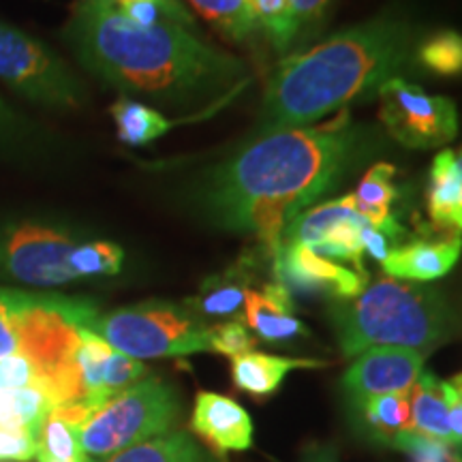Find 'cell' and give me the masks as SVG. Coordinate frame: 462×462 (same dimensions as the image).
<instances>
[{
	"mask_svg": "<svg viewBox=\"0 0 462 462\" xmlns=\"http://www.w3.org/2000/svg\"><path fill=\"white\" fill-rule=\"evenodd\" d=\"M362 146L346 109L315 126L263 133L208 173L201 206L217 225L276 253L289 225L343 178Z\"/></svg>",
	"mask_w": 462,
	"mask_h": 462,
	"instance_id": "6da1fadb",
	"label": "cell"
},
{
	"mask_svg": "<svg viewBox=\"0 0 462 462\" xmlns=\"http://www.w3.org/2000/svg\"><path fill=\"white\" fill-rule=\"evenodd\" d=\"M62 37L86 71L125 95L184 107L234 92L246 67L187 26H137L116 0H75Z\"/></svg>",
	"mask_w": 462,
	"mask_h": 462,
	"instance_id": "7a4b0ae2",
	"label": "cell"
},
{
	"mask_svg": "<svg viewBox=\"0 0 462 462\" xmlns=\"http://www.w3.org/2000/svg\"><path fill=\"white\" fill-rule=\"evenodd\" d=\"M413 56V31L398 17H377L315 48L285 58L265 86L263 133L300 129L357 97L401 78Z\"/></svg>",
	"mask_w": 462,
	"mask_h": 462,
	"instance_id": "3957f363",
	"label": "cell"
},
{
	"mask_svg": "<svg viewBox=\"0 0 462 462\" xmlns=\"http://www.w3.org/2000/svg\"><path fill=\"white\" fill-rule=\"evenodd\" d=\"M125 248L97 240L54 217L0 218V281L56 289L120 274Z\"/></svg>",
	"mask_w": 462,
	"mask_h": 462,
	"instance_id": "277c9868",
	"label": "cell"
},
{
	"mask_svg": "<svg viewBox=\"0 0 462 462\" xmlns=\"http://www.w3.org/2000/svg\"><path fill=\"white\" fill-rule=\"evenodd\" d=\"M346 357L373 346H404L421 356L449 337V313L432 289L381 279L332 310Z\"/></svg>",
	"mask_w": 462,
	"mask_h": 462,
	"instance_id": "5b68a950",
	"label": "cell"
},
{
	"mask_svg": "<svg viewBox=\"0 0 462 462\" xmlns=\"http://www.w3.org/2000/svg\"><path fill=\"white\" fill-rule=\"evenodd\" d=\"M86 330L140 362L212 351L210 328L187 304L142 302L97 313Z\"/></svg>",
	"mask_w": 462,
	"mask_h": 462,
	"instance_id": "8992f818",
	"label": "cell"
},
{
	"mask_svg": "<svg viewBox=\"0 0 462 462\" xmlns=\"http://www.w3.org/2000/svg\"><path fill=\"white\" fill-rule=\"evenodd\" d=\"M178 411L176 390L159 377H143L90 415L79 430V443L88 458H107L170 432Z\"/></svg>",
	"mask_w": 462,
	"mask_h": 462,
	"instance_id": "52a82bcc",
	"label": "cell"
},
{
	"mask_svg": "<svg viewBox=\"0 0 462 462\" xmlns=\"http://www.w3.org/2000/svg\"><path fill=\"white\" fill-rule=\"evenodd\" d=\"M0 84L45 109H75L86 97L54 50L5 20H0Z\"/></svg>",
	"mask_w": 462,
	"mask_h": 462,
	"instance_id": "ba28073f",
	"label": "cell"
},
{
	"mask_svg": "<svg viewBox=\"0 0 462 462\" xmlns=\"http://www.w3.org/2000/svg\"><path fill=\"white\" fill-rule=\"evenodd\" d=\"M381 120L396 142L407 148L446 146L458 133L456 106L446 97L429 95L420 86L394 78L377 90Z\"/></svg>",
	"mask_w": 462,
	"mask_h": 462,
	"instance_id": "9c48e42d",
	"label": "cell"
},
{
	"mask_svg": "<svg viewBox=\"0 0 462 462\" xmlns=\"http://www.w3.org/2000/svg\"><path fill=\"white\" fill-rule=\"evenodd\" d=\"M364 221L366 218L356 210L351 195H346V198L326 201V204L300 215L287 227L282 242H298L321 257L351 262L357 274L366 276L362 263L364 248L360 242Z\"/></svg>",
	"mask_w": 462,
	"mask_h": 462,
	"instance_id": "30bf717a",
	"label": "cell"
},
{
	"mask_svg": "<svg viewBox=\"0 0 462 462\" xmlns=\"http://www.w3.org/2000/svg\"><path fill=\"white\" fill-rule=\"evenodd\" d=\"M73 371L79 385V404L90 413L99 409L120 392L146 377V366L106 343L99 334L79 330V343L73 356Z\"/></svg>",
	"mask_w": 462,
	"mask_h": 462,
	"instance_id": "8fae6325",
	"label": "cell"
},
{
	"mask_svg": "<svg viewBox=\"0 0 462 462\" xmlns=\"http://www.w3.org/2000/svg\"><path fill=\"white\" fill-rule=\"evenodd\" d=\"M276 276L289 293H332L349 300L366 289V276L343 268L332 259L317 255L309 246L298 242H282L274 253Z\"/></svg>",
	"mask_w": 462,
	"mask_h": 462,
	"instance_id": "7c38bea8",
	"label": "cell"
},
{
	"mask_svg": "<svg viewBox=\"0 0 462 462\" xmlns=\"http://www.w3.org/2000/svg\"><path fill=\"white\" fill-rule=\"evenodd\" d=\"M424 373V356L404 346H373L345 373V388L356 401L379 394H409Z\"/></svg>",
	"mask_w": 462,
	"mask_h": 462,
	"instance_id": "4fadbf2b",
	"label": "cell"
},
{
	"mask_svg": "<svg viewBox=\"0 0 462 462\" xmlns=\"http://www.w3.org/2000/svg\"><path fill=\"white\" fill-rule=\"evenodd\" d=\"M190 429L218 454L245 452L253 446V420L242 404L215 392L195 398Z\"/></svg>",
	"mask_w": 462,
	"mask_h": 462,
	"instance_id": "5bb4252c",
	"label": "cell"
},
{
	"mask_svg": "<svg viewBox=\"0 0 462 462\" xmlns=\"http://www.w3.org/2000/svg\"><path fill=\"white\" fill-rule=\"evenodd\" d=\"M248 330L268 343H279L296 337H309L302 321L293 317V298L281 282H270L262 291L248 289L245 300Z\"/></svg>",
	"mask_w": 462,
	"mask_h": 462,
	"instance_id": "9a60e30c",
	"label": "cell"
},
{
	"mask_svg": "<svg viewBox=\"0 0 462 462\" xmlns=\"http://www.w3.org/2000/svg\"><path fill=\"white\" fill-rule=\"evenodd\" d=\"M462 251L460 234L437 242H413L394 248L383 262V270L398 281H435L446 276L458 262Z\"/></svg>",
	"mask_w": 462,
	"mask_h": 462,
	"instance_id": "2e32d148",
	"label": "cell"
},
{
	"mask_svg": "<svg viewBox=\"0 0 462 462\" xmlns=\"http://www.w3.org/2000/svg\"><path fill=\"white\" fill-rule=\"evenodd\" d=\"M429 215L439 229L462 234V176L456 167L454 150L439 152L430 167Z\"/></svg>",
	"mask_w": 462,
	"mask_h": 462,
	"instance_id": "e0dca14e",
	"label": "cell"
},
{
	"mask_svg": "<svg viewBox=\"0 0 462 462\" xmlns=\"http://www.w3.org/2000/svg\"><path fill=\"white\" fill-rule=\"evenodd\" d=\"M323 362L317 360H293V357H281L259 351H248L231 360V377L242 392L251 396H270L281 388L287 373L296 368H317Z\"/></svg>",
	"mask_w": 462,
	"mask_h": 462,
	"instance_id": "ac0fdd59",
	"label": "cell"
},
{
	"mask_svg": "<svg viewBox=\"0 0 462 462\" xmlns=\"http://www.w3.org/2000/svg\"><path fill=\"white\" fill-rule=\"evenodd\" d=\"M396 167L390 163H379L366 171L362 182L351 193V201H354L356 210L366 218L373 227L383 231L390 240H396L402 234L401 225L392 217V201L396 199V187H394Z\"/></svg>",
	"mask_w": 462,
	"mask_h": 462,
	"instance_id": "d6986e66",
	"label": "cell"
},
{
	"mask_svg": "<svg viewBox=\"0 0 462 462\" xmlns=\"http://www.w3.org/2000/svg\"><path fill=\"white\" fill-rule=\"evenodd\" d=\"M409 402H411L413 430L452 446V429H449L448 404L446 396H443V381H439L432 373H421L411 388Z\"/></svg>",
	"mask_w": 462,
	"mask_h": 462,
	"instance_id": "ffe728a7",
	"label": "cell"
},
{
	"mask_svg": "<svg viewBox=\"0 0 462 462\" xmlns=\"http://www.w3.org/2000/svg\"><path fill=\"white\" fill-rule=\"evenodd\" d=\"M79 430L82 426L65 418L60 411L51 409L39 430L34 432V460L37 462H86L88 456L84 454L79 443Z\"/></svg>",
	"mask_w": 462,
	"mask_h": 462,
	"instance_id": "44dd1931",
	"label": "cell"
},
{
	"mask_svg": "<svg viewBox=\"0 0 462 462\" xmlns=\"http://www.w3.org/2000/svg\"><path fill=\"white\" fill-rule=\"evenodd\" d=\"M112 118L118 131V140L126 146H148L163 137L176 120H167L157 109L133 99H118L112 106Z\"/></svg>",
	"mask_w": 462,
	"mask_h": 462,
	"instance_id": "7402d4cb",
	"label": "cell"
},
{
	"mask_svg": "<svg viewBox=\"0 0 462 462\" xmlns=\"http://www.w3.org/2000/svg\"><path fill=\"white\" fill-rule=\"evenodd\" d=\"M364 424L381 443H394L402 432L413 430L409 394H379L356 401Z\"/></svg>",
	"mask_w": 462,
	"mask_h": 462,
	"instance_id": "603a6c76",
	"label": "cell"
},
{
	"mask_svg": "<svg viewBox=\"0 0 462 462\" xmlns=\"http://www.w3.org/2000/svg\"><path fill=\"white\" fill-rule=\"evenodd\" d=\"M103 462H217L210 458L187 432H165V435L137 443L123 452L107 456Z\"/></svg>",
	"mask_w": 462,
	"mask_h": 462,
	"instance_id": "cb8c5ba5",
	"label": "cell"
},
{
	"mask_svg": "<svg viewBox=\"0 0 462 462\" xmlns=\"http://www.w3.org/2000/svg\"><path fill=\"white\" fill-rule=\"evenodd\" d=\"M246 281H242L236 273L206 281L199 293L189 300L187 306L199 317H236L245 309Z\"/></svg>",
	"mask_w": 462,
	"mask_h": 462,
	"instance_id": "d4e9b609",
	"label": "cell"
},
{
	"mask_svg": "<svg viewBox=\"0 0 462 462\" xmlns=\"http://www.w3.org/2000/svg\"><path fill=\"white\" fill-rule=\"evenodd\" d=\"M43 133L0 97V159H39Z\"/></svg>",
	"mask_w": 462,
	"mask_h": 462,
	"instance_id": "484cf974",
	"label": "cell"
},
{
	"mask_svg": "<svg viewBox=\"0 0 462 462\" xmlns=\"http://www.w3.org/2000/svg\"><path fill=\"white\" fill-rule=\"evenodd\" d=\"M246 7L255 26H262L279 50H285L300 31L291 0H246Z\"/></svg>",
	"mask_w": 462,
	"mask_h": 462,
	"instance_id": "4316f807",
	"label": "cell"
},
{
	"mask_svg": "<svg viewBox=\"0 0 462 462\" xmlns=\"http://www.w3.org/2000/svg\"><path fill=\"white\" fill-rule=\"evenodd\" d=\"M190 5L225 37L236 39V42L248 39L255 31V22L248 14L246 0H190Z\"/></svg>",
	"mask_w": 462,
	"mask_h": 462,
	"instance_id": "83f0119b",
	"label": "cell"
},
{
	"mask_svg": "<svg viewBox=\"0 0 462 462\" xmlns=\"http://www.w3.org/2000/svg\"><path fill=\"white\" fill-rule=\"evenodd\" d=\"M31 291L0 287V362L20 354V326Z\"/></svg>",
	"mask_w": 462,
	"mask_h": 462,
	"instance_id": "f1b7e54d",
	"label": "cell"
},
{
	"mask_svg": "<svg viewBox=\"0 0 462 462\" xmlns=\"http://www.w3.org/2000/svg\"><path fill=\"white\" fill-rule=\"evenodd\" d=\"M418 58L432 73L458 75L462 73V37L452 31L439 32L421 45Z\"/></svg>",
	"mask_w": 462,
	"mask_h": 462,
	"instance_id": "f546056e",
	"label": "cell"
},
{
	"mask_svg": "<svg viewBox=\"0 0 462 462\" xmlns=\"http://www.w3.org/2000/svg\"><path fill=\"white\" fill-rule=\"evenodd\" d=\"M255 346V337L248 330L246 323L227 321L210 328V349L223 354L234 360V357L245 356Z\"/></svg>",
	"mask_w": 462,
	"mask_h": 462,
	"instance_id": "4dcf8cb0",
	"label": "cell"
},
{
	"mask_svg": "<svg viewBox=\"0 0 462 462\" xmlns=\"http://www.w3.org/2000/svg\"><path fill=\"white\" fill-rule=\"evenodd\" d=\"M392 446L411 456V462H454V446L415 430L402 432Z\"/></svg>",
	"mask_w": 462,
	"mask_h": 462,
	"instance_id": "1f68e13d",
	"label": "cell"
},
{
	"mask_svg": "<svg viewBox=\"0 0 462 462\" xmlns=\"http://www.w3.org/2000/svg\"><path fill=\"white\" fill-rule=\"evenodd\" d=\"M34 460V441L26 430L0 429V462Z\"/></svg>",
	"mask_w": 462,
	"mask_h": 462,
	"instance_id": "d6a6232c",
	"label": "cell"
},
{
	"mask_svg": "<svg viewBox=\"0 0 462 462\" xmlns=\"http://www.w3.org/2000/svg\"><path fill=\"white\" fill-rule=\"evenodd\" d=\"M360 242H362L364 253H368V255H371L373 259H377V262H381V263H383L385 257L394 251V248H390L388 236H385L383 231H379L377 227H373L368 221H364V225H362Z\"/></svg>",
	"mask_w": 462,
	"mask_h": 462,
	"instance_id": "836d02e7",
	"label": "cell"
},
{
	"mask_svg": "<svg viewBox=\"0 0 462 462\" xmlns=\"http://www.w3.org/2000/svg\"><path fill=\"white\" fill-rule=\"evenodd\" d=\"M443 396H446L449 429H452V446H460L462 443V396L456 392L452 383H448V381H443Z\"/></svg>",
	"mask_w": 462,
	"mask_h": 462,
	"instance_id": "e575fe53",
	"label": "cell"
},
{
	"mask_svg": "<svg viewBox=\"0 0 462 462\" xmlns=\"http://www.w3.org/2000/svg\"><path fill=\"white\" fill-rule=\"evenodd\" d=\"M328 3H330V0H291L298 26L310 24V22L319 20L323 11L328 7Z\"/></svg>",
	"mask_w": 462,
	"mask_h": 462,
	"instance_id": "d590c367",
	"label": "cell"
},
{
	"mask_svg": "<svg viewBox=\"0 0 462 462\" xmlns=\"http://www.w3.org/2000/svg\"><path fill=\"white\" fill-rule=\"evenodd\" d=\"M306 462H334V458L328 452H315L306 458Z\"/></svg>",
	"mask_w": 462,
	"mask_h": 462,
	"instance_id": "8d00e7d4",
	"label": "cell"
},
{
	"mask_svg": "<svg viewBox=\"0 0 462 462\" xmlns=\"http://www.w3.org/2000/svg\"><path fill=\"white\" fill-rule=\"evenodd\" d=\"M161 3H165L167 7H171V9H176V11H184V7L180 3H178V0H161Z\"/></svg>",
	"mask_w": 462,
	"mask_h": 462,
	"instance_id": "74e56055",
	"label": "cell"
},
{
	"mask_svg": "<svg viewBox=\"0 0 462 462\" xmlns=\"http://www.w3.org/2000/svg\"><path fill=\"white\" fill-rule=\"evenodd\" d=\"M454 161H456V167H458V171L462 176V148L458 150V152H454Z\"/></svg>",
	"mask_w": 462,
	"mask_h": 462,
	"instance_id": "f35d334b",
	"label": "cell"
},
{
	"mask_svg": "<svg viewBox=\"0 0 462 462\" xmlns=\"http://www.w3.org/2000/svg\"><path fill=\"white\" fill-rule=\"evenodd\" d=\"M452 385L456 388V392H458V394L462 396V374H458V377L452 381Z\"/></svg>",
	"mask_w": 462,
	"mask_h": 462,
	"instance_id": "ab89813d",
	"label": "cell"
},
{
	"mask_svg": "<svg viewBox=\"0 0 462 462\" xmlns=\"http://www.w3.org/2000/svg\"><path fill=\"white\" fill-rule=\"evenodd\" d=\"M454 462H462V443L460 446H454Z\"/></svg>",
	"mask_w": 462,
	"mask_h": 462,
	"instance_id": "60d3db41",
	"label": "cell"
},
{
	"mask_svg": "<svg viewBox=\"0 0 462 462\" xmlns=\"http://www.w3.org/2000/svg\"><path fill=\"white\" fill-rule=\"evenodd\" d=\"M86 462H95V460H90V458H88V460H86Z\"/></svg>",
	"mask_w": 462,
	"mask_h": 462,
	"instance_id": "b9f144b4",
	"label": "cell"
}]
</instances>
